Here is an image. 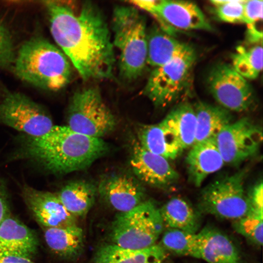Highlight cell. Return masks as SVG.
Here are the masks:
<instances>
[{"label":"cell","instance_id":"cell-6","mask_svg":"<svg viewBox=\"0 0 263 263\" xmlns=\"http://www.w3.org/2000/svg\"><path fill=\"white\" fill-rule=\"evenodd\" d=\"M247 171L239 170L204 188L198 199L199 211L233 221L252 213L244 188Z\"/></svg>","mask_w":263,"mask_h":263},{"label":"cell","instance_id":"cell-4","mask_svg":"<svg viewBox=\"0 0 263 263\" xmlns=\"http://www.w3.org/2000/svg\"><path fill=\"white\" fill-rule=\"evenodd\" d=\"M112 42L118 52L120 77L132 82L141 76L147 64L148 32L145 17L134 6H116L112 19Z\"/></svg>","mask_w":263,"mask_h":263},{"label":"cell","instance_id":"cell-18","mask_svg":"<svg viewBox=\"0 0 263 263\" xmlns=\"http://www.w3.org/2000/svg\"><path fill=\"white\" fill-rule=\"evenodd\" d=\"M38 241L33 232L18 220L6 217L0 224V255L31 259Z\"/></svg>","mask_w":263,"mask_h":263},{"label":"cell","instance_id":"cell-17","mask_svg":"<svg viewBox=\"0 0 263 263\" xmlns=\"http://www.w3.org/2000/svg\"><path fill=\"white\" fill-rule=\"evenodd\" d=\"M197 235L200 259L207 263H242L239 248L223 231L206 226Z\"/></svg>","mask_w":263,"mask_h":263},{"label":"cell","instance_id":"cell-21","mask_svg":"<svg viewBox=\"0 0 263 263\" xmlns=\"http://www.w3.org/2000/svg\"><path fill=\"white\" fill-rule=\"evenodd\" d=\"M166 257V250L159 244L134 250L112 244L99 248L94 263H162Z\"/></svg>","mask_w":263,"mask_h":263},{"label":"cell","instance_id":"cell-28","mask_svg":"<svg viewBox=\"0 0 263 263\" xmlns=\"http://www.w3.org/2000/svg\"><path fill=\"white\" fill-rule=\"evenodd\" d=\"M161 245L174 254L200 259L197 233L168 228L162 235Z\"/></svg>","mask_w":263,"mask_h":263},{"label":"cell","instance_id":"cell-19","mask_svg":"<svg viewBox=\"0 0 263 263\" xmlns=\"http://www.w3.org/2000/svg\"><path fill=\"white\" fill-rule=\"evenodd\" d=\"M194 54V49L189 44L174 38L160 28L154 27L148 32L147 64L154 68Z\"/></svg>","mask_w":263,"mask_h":263},{"label":"cell","instance_id":"cell-24","mask_svg":"<svg viewBox=\"0 0 263 263\" xmlns=\"http://www.w3.org/2000/svg\"><path fill=\"white\" fill-rule=\"evenodd\" d=\"M97 191L91 182L78 180L66 184L57 195L67 210L76 217L87 214L94 203Z\"/></svg>","mask_w":263,"mask_h":263},{"label":"cell","instance_id":"cell-23","mask_svg":"<svg viewBox=\"0 0 263 263\" xmlns=\"http://www.w3.org/2000/svg\"><path fill=\"white\" fill-rule=\"evenodd\" d=\"M193 107L196 118L195 143L214 138L233 121L231 112L219 105L199 102Z\"/></svg>","mask_w":263,"mask_h":263},{"label":"cell","instance_id":"cell-22","mask_svg":"<svg viewBox=\"0 0 263 263\" xmlns=\"http://www.w3.org/2000/svg\"><path fill=\"white\" fill-rule=\"evenodd\" d=\"M159 210L164 227L193 234L198 232L201 225V213L185 199L173 197Z\"/></svg>","mask_w":263,"mask_h":263},{"label":"cell","instance_id":"cell-11","mask_svg":"<svg viewBox=\"0 0 263 263\" xmlns=\"http://www.w3.org/2000/svg\"><path fill=\"white\" fill-rule=\"evenodd\" d=\"M214 139L225 164L236 166L258 152L263 140L262 129L244 117L228 124Z\"/></svg>","mask_w":263,"mask_h":263},{"label":"cell","instance_id":"cell-8","mask_svg":"<svg viewBox=\"0 0 263 263\" xmlns=\"http://www.w3.org/2000/svg\"><path fill=\"white\" fill-rule=\"evenodd\" d=\"M196 59L194 54L154 68L143 94L157 107H165L173 103L189 87Z\"/></svg>","mask_w":263,"mask_h":263},{"label":"cell","instance_id":"cell-14","mask_svg":"<svg viewBox=\"0 0 263 263\" xmlns=\"http://www.w3.org/2000/svg\"><path fill=\"white\" fill-rule=\"evenodd\" d=\"M22 195L37 221L44 227L76 225L75 217L67 210L57 194L24 185Z\"/></svg>","mask_w":263,"mask_h":263},{"label":"cell","instance_id":"cell-26","mask_svg":"<svg viewBox=\"0 0 263 263\" xmlns=\"http://www.w3.org/2000/svg\"><path fill=\"white\" fill-rule=\"evenodd\" d=\"M44 238L49 247L64 257H76L83 249V231L76 225L64 227H45Z\"/></svg>","mask_w":263,"mask_h":263},{"label":"cell","instance_id":"cell-2","mask_svg":"<svg viewBox=\"0 0 263 263\" xmlns=\"http://www.w3.org/2000/svg\"><path fill=\"white\" fill-rule=\"evenodd\" d=\"M21 154L52 173L64 174L90 167L107 153L109 147L102 138L75 132L67 126H54L44 134L26 135Z\"/></svg>","mask_w":263,"mask_h":263},{"label":"cell","instance_id":"cell-31","mask_svg":"<svg viewBox=\"0 0 263 263\" xmlns=\"http://www.w3.org/2000/svg\"><path fill=\"white\" fill-rule=\"evenodd\" d=\"M16 55L11 34L0 21V67L8 68L14 63Z\"/></svg>","mask_w":263,"mask_h":263},{"label":"cell","instance_id":"cell-16","mask_svg":"<svg viewBox=\"0 0 263 263\" xmlns=\"http://www.w3.org/2000/svg\"><path fill=\"white\" fill-rule=\"evenodd\" d=\"M186 162L189 181L197 187L225 165L214 138L195 143L187 154Z\"/></svg>","mask_w":263,"mask_h":263},{"label":"cell","instance_id":"cell-1","mask_svg":"<svg viewBox=\"0 0 263 263\" xmlns=\"http://www.w3.org/2000/svg\"><path fill=\"white\" fill-rule=\"evenodd\" d=\"M55 41L85 81L113 78L116 61L111 34L102 12L91 1H47Z\"/></svg>","mask_w":263,"mask_h":263},{"label":"cell","instance_id":"cell-12","mask_svg":"<svg viewBox=\"0 0 263 263\" xmlns=\"http://www.w3.org/2000/svg\"><path fill=\"white\" fill-rule=\"evenodd\" d=\"M147 12L157 20L160 29L172 36L174 29L207 31L212 29L200 8L191 1L155 0Z\"/></svg>","mask_w":263,"mask_h":263},{"label":"cell","instance_id":"cell-5","mask_svg":"<svg viewBox=\"0 0 263 263\" xmlns=\"http://www.w3.org/2000/svg\"><path fill=\"white\" fill-rule=\"evenodd\" d=\"M164 228L159 208L153 202L145 200L116 216L112 223L111 237L113 244L140 250L155 244Z\"/></svg>","mask_w":263,"mask_h":263},{"label":"cell","instance_id":"cell-13","mask_svg":"<svg viewBox=\"0 0 263 263\" xmlns=\"http://www.w3.org/2000/svg\"><path fill=\"white\" fill-rule=\"evenodd\" d=\"M130 164L136 178L150 186L167 188L176 183L179 175L169 160L144 148L134 139Z\"/></svg>","mask_w":263,"mask_h":263},{"label":"cell","instance_id":"cell-10","mask_svg":"<svg viewBox=\"0 0 263 263\" xmlns=\"http://www.w3.org/2000/svg\"><path fill=\"white\" fill-rule=\"evenodd\" d=\"M207 82L210 93L219 105L230 112L247 111L254 102L251 85L229 64L221 63L213 66Z\"/></svg>","mask_w":263,"mask_h":263},{"label":"cell","instance_id":"cell-25","mask_svg":"<svg viewBox=\"0 0 263 263\" xmlns=\"http://www.w3.org/2000/svg\"><path fill=\"white\" fill-rule=\"evenodd\" d=\"M137 137V141L144 148L169 160L175 159L182 152L160 122L141 125L138 129Z\"/></svg>","mask_w":263,"mask_h":263},{"label":"cell","instance_id":"cell-15","mask_svg":"<svg viewBox=\"0 0 263 263\" xmlns=\"http://www.w3.org/2000/svg\"><path fill=\"white\" fill-rule=\"evenodd\" d=\"M97 189L102 198L120 212L129 211L145 201L143 187L136 178L128 174L105 176Z\"/></svg>","mask_w":263,"mask_h":263},{"label":"cell","instance_id":"cell-29","mask_svg":"<svg viewBox=\"0 0 263 263\" xmlns=\"http://www.w3.org/2000/svg\"><path fill=\"white\" fill-rule=\"evenodd\" d=\"M263 216L251 213L234 221L235 231L252 244L260 246L263 244Z\"/></svg>","mask_w":263,"mask_h":263},{"label":"cell","instance_id":"cell-33","mask_svg":"<svg viewBox=\"0 0 263 263\" xmlns=\"http://www.w3.org/2000/svg\"><path fill=\"white\" fill-rule=\"evenodd\" d=\"M263 1L244 0V21L246 24L263 20Z\"/></svg>","mask_w":263,"mask_h":263},{"label":"cell","instance_id":"cell-34","mask_svg":"<svg viewBox=\"0 0 263 263\" xmlns=\"http://www.w3.org/2000/svg\"><path fill=\"white\" fill-rule=\"evenodd\" d=\"M262 20L246 24V39L250 44L262 43L263 39Z\"/></svg>","mask_w":263,"mask_h":263},{"label":"cell","instance_id":"cell-35","mask_svg":"<svg viewBox=\"0 0 263 263\" xmlns=\"http://www.w3.org/2000/svg\"><path fill=\"white\" fill-rule=\"evenodd\" d=\"M8 211V209L4 188L3 183L0 179V224L7 217Z\"/></svg>","mask_w":263,"mask_h":263},{"label":"cell","instance_id":"cell-32","mask_svg":"<svg viewBox=\"0 0 263 263\" xmlns=\"http://www.w3.org/2000/svg\"><path fill=\"white\" fill-rule=\"evenodd\" d=\"M252 213L263 216V186L262 180L257 182L247 193Z\"/></svg>","mask_w":263,"mask_h":263},{"label":"cell","instance_id":"cell-9","mask_svg":"<svg viewBox=\"0 0 263 263\" xmlns=\"http://www.w3.org/2000/svg\"><path fill=\"white\" fill-rule=\"evenodd\" d=\"M0 122L32 137L44 134L54 126L42 106L23 94L7 90L0 99Z\"/></svg>","mask_w":263,"mask_h":263},{"label":"cell","instance_id":"cell-36","mask_svg":"<svg viewBox=\"0 0 263 263\" xmlns=\"http://www.w3.org/2000/svg\"><path fill=\"white\" fill-rule=\"evenodd\" d=\"M0 263H36L25 257L0 255Z\"/></svg>","mask_w":263,"mask_h":263},{"label":"cell","instance_id":"cell-27","mask_svg":"<svg viewBox=\"0 0 263 263\" xmlns=\"http://www.w3.org/2000/svg\"><path fill=\"white\" fill-rule=\"evenodd\" d=\"M231 66L246 79H254L263 69L262 45L256 44L247 48L239 46L231 56Z\"/></svg>","mask_w":263,"mask_h":263},{"label":"cell","instance_id":"cell-7","mask_svg":"<svg viewBox=\"0 0 263 263\" xmlns=\"http://www.w3.org/2000/svg\"><path fill=\"white\" fill-rule=\"evenodd\" d=\"M67 122L72 130L98 138L112 132L116 125L114 115L95 87L84 88L73 94L67 109Z\"/></svg>","mask_w":263,"mask_h":263},{"label":"cell","instance_id":"cell-20","mask_svg":"<svg viewBox=\"0 0 263 263\" xmlns=\"http://www.w3.org/2000/svg\"><path fill=\"white\" fill-rule=\"evenodd\" d=\"M160 122L182 151L194 144L196 118L194 107L190 103L176 106Z\"/></svg>","mask_w":263,"mask_h":263},{"label":"cell","instance_id":"cell-30","mask_svg":"<svg viewBox=\"0 0 263 263\" xmlns=\"http://www.w3.org/2000/svg\"><path fill=\"white\" fill-rule=\"evenodd\" d=\"M214 12L221 20L227 23H244V3L242 0H215L210 1Z\"/></svg>","mask_w":263,"mask_h":263},{"label":"cell","instance_id":"cell-3","mask_svg":"<svg viewBox=\"0 0 263 263\" xmlns=\"http://www.w3.org/2000/svg\"><path fill=\"white\" fill-rule=\"evenodd\" d=\"M13 64L14 73L19 78L45 90L59 91L71 78L67 56L41 36L33 37L21 45Z\"/></svg>","mask_w":263,"mask_h":263}]
</instances>
